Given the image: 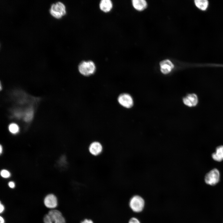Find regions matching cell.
<instances>
[{
  "instance_id": "cell-11",
  "label": "cell",
  "mask_w": 223,
  "mask_h": 223,
  "mask_svg": "<svg viewBox=\"0 0 223 223\" xmlns=\"http://www.w3.org/2000/svg\"><path fill=\"white\" fill-rule=\"evenodd\" d=\"M212 159L221 162L223 160V146H217L215 152L212 154Z\"/></svg>"
},
{
  "instance_id": "cell-10",
  "label": "cell",
  "mask_w": 223,
  "mask_h": 223,
  "mask_svg": "<svg viewBox=\"0 0 223 223\" xmlns=\"http://www.w3.org/2000/svg\"><path fill=\"white\" fill-rule=\"evenodd\" d=\"M160 65L161 72L165 74L170 72L174 67L173 64L168 59L161 61L160 63Z\"/></svg>"
},
{
  "instance_id": "cell-9",
  "label": "cell",
  "mask_w": 223,
  "mask_h": 223,
  "mask_svg": "<svg viewBox=\"0 0 223 223\" xmlns=\"http://www.w3.org/2000/svg\"><path fill=\"white\" fill-rule=\"evenodd\" d=\"M44 203L47 208H53L57 206L58 201L56 197L52 194H50L45 197L44 199Z\"/></svg>"
},
{
  "instance_id": "cell-14",
  "label": "cell",
  "mask_w": 223,
  "mask_h": 223,
  "mask_svg": "<svg viewBox=\"0 0 223 223\" xmlns=\"http://www.w3.org/2000/svg\"><path fill=\"white\" fill-rule=\"evenodd\" d=\"M195 2L198 8L203 10H206L208 5V2L207 0H196Z\"/></svg>"
},
{
  "instance_id": "cell-13",
  "label": "cell",
  "mask_w": 223,
  "mask_h": 223,
  "mask_svg": "<svg viewBox=\"0 0 223 223\" xmlns=\"http://www.w3.org/2000/svg\"><path fill=\"white\" fill-rule=\"evenodd\" d=\"M132 3L134 7L138 11L144 10L147 6L146 2L145 0H133Z\"/></svg>"
},
{
  "instance_id": "cell-5",
  "label": "cell",
  "mask_w": 223,
  "mask_h": 223,
  "mask_svg": "<svg viewBox=\"0 0 223 223\" xmlns=\"http://www.w3.org/2000/svg\"><path fill=\"white\" fill-rule=\"evenodd\" d=\"M182 101L183 103L189 107H194L197 106L199 103L198 95L194 93H189L184 97Z\"/></svg>"
},
{
  "instance_id": "cell-15",
  "label": "cell",
  "mask_w": 223,
  "mask_h": 223,
  "mask_svg": "<svg viewBox=\"0 0 223 223\" xmlns=\"http://www.w3.org/2000/svg\"><path fill=\"white\" fill-rule=\"evenodd\" d=\"M8 129L9 131L13 134L17 133L19 131V126L15 123L10 124L8 126Z\"/></svg>"
},
{
  "instance_id": "cell-24",
  "label": "cell",
  "mask_w": 223,
  "mask_h": 223,
  "mask_svg": "<svg viewBox=\"0 0 223 223\" xmlns=\"http://www.w3.org/2000/svg\"><path fill=\"white\" fill-rule=\"evenodd\" d=\"M2 147L1 145H0V154H1L2 153Z\"/></svg>"
},
{
  "instance_id": "cell-2",
  "label": "cell",
  "mask_w": 223,
  "mask_h": 223,
  "mask_svg": "<svg viewBox=\"0 0 223 223\" xmlns=\"http://www.w3.org/2000/svg\"><path fill=\"white\" fill-rule=\"evenodd\" d=\"M78 70L82 75L88 76L93 74L96 70L94 63L92 61H83L79 65Z\"/></svg>"
},
{
  "instance_id": "cell-8",
  "label": "cell",
  "mask_w": 223,
  "mask_h": 223,
  "mask_svg": "<svg viewBox=\"0 0 223 223\" xmlns=\"http://www.w3.org/2000/svg\"><path fill=\"white\" fill-rule=\"evenodd\" d=\"M88 150L91 155L93 156H97L102 153L103 150V147L100 142L95 141L90 144Z\"/></svg>"
},
{
  "instance_id": "cell-17",
  "label": "cell",
  "mask_w": 223,
  "mask_h": 223,
  "mask_svg": "<svg viewBox=\"0 0 223 223\" xmlns=\"http://www.w3.org/2000/svg\"><path fill=\"white\" fill-rule=\"evenodd\" d=\"M0 174L1 176L4 178H8L11 176L10 172L6 169H3L1 171Z\"/></svg>"
},
{
  "instance_id": "cell-19",
  "label": "cell",
  "mask_w": 223,
  "mask_h": 223,
  "mask_svg": "<svg viewBox=\"0 0 223 223\" xmlns=\"http://www.w3.org/2000/svg\"><path fill=\"white\" fill-rule=\"evenodd\" d=\"M128 223H141L139 220L135 217L131 218L129 221Z\"/></svg>"
},
{
  "instance_id": "cell-22",
  "label": "cell",
  "mask_w": 223,
  "mask_h": 223,
  "mask_svg": "<svg viewBox=\"0 0 223 223\" xmlns=\"http://www.w3.org/2000/svg\"><path fill=\"white\" fill-rule=\"evenodd\" d=\"M0 213H2V212L4 210V205L1 203H0Z\"/></svg>"
},
{
  "instance_id": "cell-16",
  "label": "cell",
  "mask_w": 223,
  "mask_h": 223,
  "mask_svg": "<svg viewBox=\"0 0 223 223\" xmlns=\"http://www.w3.org/2000/svg\"><path fill=\"white\" fill-rule=\"evenodd\" d=\"M33 112L32 109L29 110L26 112L24 117V120L25 121H30L33 118Z\"/></svg>"
},
{
  "instance_id": "cell-6",
  "label": "cell",
  "mask_w": 223,
  "mask_h": 223,
  "mask_svg": "<svg viewBox=\"0 0 223 223\" xmlns=\"http://www.w3.org/2000/svg\"><path fill=\"white\" fill-rule=\"evenodd\" d=\"M118 101L121 106L128 108L131 107L133 104L131 96L126 93L120 94L118 97Z\"/></svg>"
},
{
  "instance_id": "cell-4",
  "label": "cell",
  "mask_w": 223,
  "mask_h": 223,
  "mask_svg": "<svg viewBox=\"0 0 223 223\" xmlns=\"http://www.w3.org/2000/svg\"><path fill=\"white\" fill-rule=\"evenodd\" d=\"M220 173L216 168H214L207 173L204 177L205 183L209 185L214 186L219 181Z\"/></svg>"
},
{
  "instance_id": "cell-23",
  "label": "cell",
  "mask_w": 223,
  "mask_h": 223,
  "mask_svg": "<svg viewBox=\"0 0 223 223\" xmlns=\"http://www.w3.org/2000/svg\"><path fill=\"white\" fill-rule=\"evenodd\" d=\"M0 223H4L5 221L3 218L1 216L0 217Z\"/></svg>"
},
{
  "instance_id": "cell-18",
  "label": "cell",
  "mask_w": 223,
  "mask_h": 223,
  "mask_svg": "<svg viewBox=\"0 0 223 223\" xmlns=\"http://www.w3.org/2000/svg\"><path fill=\"white\" fill-rule=\"evenodd\" d=\"M43 221L44 223H52L50 217L48 214L46 215L44 217Z\"/></svg>"
},
{
  "instance_id": "cell-20",
  "label": "cell",
  "mask_w": 223,
  "mask_h": 223,
  "mask_svg": "<svg viewBox=\"0 0 223 223\" xmlns=\"http://www.w3.org/2000/svg\"><path fill=\"white\" fill-rule=\"evenodd\" d=\"M81 223H94V222L93 221L90 219H86L82 221Z\"/></svg>"
},
{
  "instance_id": "cell-3",
  "label": "cell",
  "mask_w": 223,
  "mask_h": 223,
  "mask_svg": "<svg viewBox=\"0 0 223 223\" xmlns=\"http://www.w3.org/2000/svg\"><path fill=\"white\" fill-rule=\"evenodd\" d=\"M50 12L54 17L57 19L61 18L66 14L65 7L62 2H57L51 5Z\"/></svg>"
},
{
  "instance_id": "cell-12",
  "label": "cell",
  "mask_w": 223,
  "mask_h": 223,
  "mask_svg": "<svg viewBox=\"0 0 223 223\" xmlns=\"http://www.w3.org/2000/svg\"><path fill=\"white\" fill-rule=\"evenodd\" d=\"M113 4L110 0H102L99 3V7L101 10L104 12H108L112 9Z\"/></svg>"
},
{
  "instance_id": "cell-7",
  "label": "cell",
  "mask_w": 223,
  "mask_h": 223,
  "mask_svg": "<svg viewBox=\"0 0 223 223\" xmlns=\"http://www.w3.org/2000/svg\"><path fill=\"white\" fill-rule=\"evenodd\" d=\"M48 214L52 223H66L62 213L58 210H51Z\"/></svg>"
},
{
  "instance_id": "cell-21",
  "label": "cell",
  "mask_w": 223,
  "mask_h": 223,
  "mask_svg": "<svg viewBox=\"0 0 223 223\" xmlns=\"http://www.w3.org/2000/svg\"><path fill=\"white\" fill-rule=\"evenodd\" d=\"M8 186L10 187L11 188H13L15 187V183L13 181H10L8 184Z\"/></svg>"
},
{
  "instance_id": "cell-1",
  "label": "cell",
  "mask_w": 223,
  "mask_h": 223,
  "mask_svg": "<svg viewBox=\"0 0 223 223\" xmlns=\"http://www.w3.org/2000/svg\"><path fill=\"white\" fill-rule=\"evenodd\" d=\"M143 199L138 195L133 196L130 199L129 205L131 209L135 212H139L143 210L145 206Z\"/></svg>"
}]
</instances>
